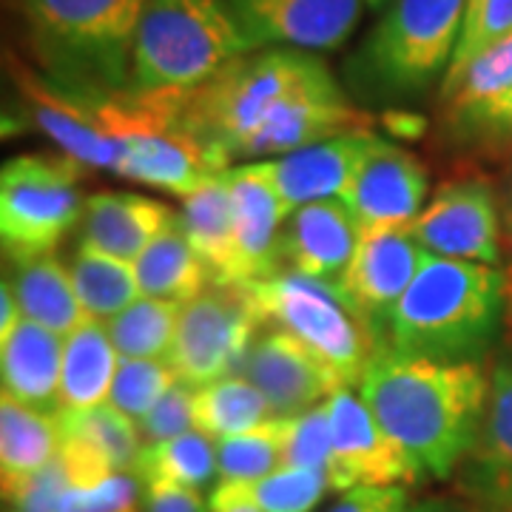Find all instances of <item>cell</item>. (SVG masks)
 I'll use <instances>...</instances> for the list:
<instances>
[{"label":"cell","instance_id":"6da1fadb","mask_svg":"<svg viewBox=\"0 0 512 512\" xmlns=\"http://www.w3.org/2000/svg\"><path fill=\"white\" fill-rule=\"evenodd\" d=\"M180 120L228 165L282 157L370 126L322 57L285 46L254 49L222 66L185 94Z\"/></svg>","mask_w":512,"mask_h":512},{"label":"cell","instance_id":"7a4b0ae2","mask_svg":"<svg viewBox=\"0 0 512 512\" xmlns=\"http://www.w3.org/2000/svg\"><path fill=\"white\" fill-rule=\"evenodd\" d=\"M359 396L402 447L416 478L444 481L476 453L490 373L478 362L410 359L382 342L359 382Z\"/></svg>","mask_w":512,"mask_h":512},{"label":"cell","instance_id":"3957f363","mask_svg":"<svg viewBox=\"0 0 512 512\" xmlns=\"http://www.w3.org/2000/svg\"><path fill=\"white\" fill-rule=\"evenodd\" d=\"M507 316V274L427 254L390 316L387 345L430 362H484Z\"/></svg>","mask_w":512,"mask_h":512},{"label":"cell","instance_id":"277c9868","mask_svg":"<svg viewBox=\"0 0 512 512\" xmlns=\"http://www.w3.org/2000/svg\"><path fill=\"white\" fill-rule=\"evenodd\" d=\"M148 0H20L46 80L80 94L128 89L131 49Z\"/></svg>","mask_w":512,"mask_h":512},{"label":"cell","instance_id":"5b68a950","mask_svg":"<svg viewBox=\"0 0 512 512\" xmlns=\"http://www.w3.org/2000/svg\"><path fill=\"white\" fill-rule=\"evenodd\" d=\"M464 0H390L379 23L345 63L362 103H410L430 92L453 63Z\"/></svg>","mask_w":512,"mask_h":512},{"label":"cell","instance_id":"8992f818","mask_svg":"<svg viewBox=\"0 0 512 512\" xmlns=\"http://www.w3.org/2000/svg\"><path fill=\"white\" fill-rule=\"evenodd\" d=\"M254 52L225 0H148L131 49L126 92L183 97Z\"/></svg>","mask_w":512,"mask_h":512},{"label":"cell","instance_id":"52a82bcc","mask_svg":"<svg viewBox=\"0 0 512 512\" xmlns=\"http://www.w3.org/2000/svg\"><path fill=\"white\" fill-rule=\"evenodd\" d=\"M245 291L262 325L293 336L328 367L342 387L362 382L382 339L350 311L339 293L291 271L248 282Z\"/></svg>","mask_w":512,"mask_h":512},{"label":"cell","instance_id":"ba28073f","mask_svg":"<svg viewBox=\"0 0 512 512\" xmlns=\"http://www.w3.org/2000/svg\"><path fill=\"white\" fill-rule=\"evenodd\" d=\"M86 165L69 154H20L0 171V242L3 256L18 265L55 254L74 231L86 200L80 185Z\"/></svg>","mask_w":512,"mask_h":512},{"label":"cell","instance_id":"9c48e42d","mask_svg":"<svg viewBox=\"0 0 512 512\" xmlns=\"http://www.w3.org/2000/svg\"><path fill=\"white\" fill-rule=\"evenodd\" d=\"M256 313L245 285H208L185 302L168 362L183 382L202 387L239 376L248 350L259 336Z\"/></svg>","mask_w":512,"mask_h":512},{"label":"cell","instance_id":"30bf717a","mask_svg":"<svg viewBox=\"0 0 512 512\" xmlns=\"http://www.w3.org/2000/svg\"><path fill=\"white\" fill-rule=\"evenodd\" d=\"M410 234L427 254L478 265L501 262V200L481 177L444 180L410 222Z\"/></svg>","mask_w":512,"mask_h":512},{"label":"cell","instance_id":"8fae6325","mask_svg":"<svg viewBox=\"0 0 512 512\" xmlns=\"http://www.w3.org/2000/svg\"><path fill=\"white\" fill-rule=\"evenodd\" d=\"M427 251L404 228H362L350 262L342 299L367 328L387 342V328L396 305L421 271Z\"/></svg>","mask_w":512,"mask_h":512},{"label":"cell","instance_id":"7c38bea8","mask_svg":"<svg viewBox=\"0 0 512 512\" xmlns=\"http://www.w3.org/2000/svg\"><path fill=\"white\" fill-rule=\"evenodd\" d=\"M330 402V490L416 484V470L353 390H336Z\"/></svg>","mask_w":512,"mask_h":512},{"label":"cell","instance_id":"4fadbf2b","mask_svg":"<svg viewBox=\"0 0 512 512\" xmlns=\"http://www.w3.org/2000/svg\"><path fill=\"white\" fill-rule=\"evenodd\" d=\"M251 49H339L362 18L365 0H225Z\"/></svg>","mask_w":512,"mask_h":512},{"label":"cell","instance_id":"5bb4252c","mask_svg":"<svg viewBox=\"0 0 512 512\" xmlns=\"http://www.w3.org/2000/svg\"><path fill=\"white\" fill-rule=\"evenodd\" d=\"M430 174L416 154L376 137L365 151L342 202L359 228H404L427 205Z\"/></svg>","mask_w":512,"mask_h":512},{"label":"cell","instance_id":"9a60e30c","mask_svg":"<svg viewBox=\"0 0 512 512\" xmlns=\"http://www.w3.org/2000/svg\"><path fill=\"white\" fill-rule=\"evenodd\" d=\"M379 134L370 128L328 137L291 154L248 163L265 183L274 188L285 211L293 214L302 205L319 200H342L365 151Z\"/></svg>","mask_w":512,"mask_h":512},{"label":"cell","instance_id":"2e32d148","mask_svg":"<svg viewBox=\"0 0 512 512\" xmlns=\"http://www.w3.org/2000/svg\"><path fill=\"white\" fill-rule=\"evenodd\" d=\"M239 376H245L265 396L276 419L302 416L316 404L328 402L336 390H345L311 350L279 328L262 330L256 336Z\"/></svg>","mask_w":512,"mask_h":512},{"label":"cell","instance_id":"e0dca14e","mask_svg":"<svg viewBox=\"0 0 512 512\" xmlns=\"http://www.w3.org/2000/svg\"><path fill=\"white\" fill-rule=\"evenodd\" d=\"M359 222L342 200H319L296 208L282 231V268L313 279L342 296L359 245Z\"/></svg>","mask_w":512,"mask_h":512},{"label":"cell","instance_id":"ac0fdd59","mask_svg":"<svg viewBox=\"0 0 512 512\" xmlns=\"http://www.w3.org/2000/svg\"><path fill=\"white\" fill-rule=\"evenodd\" d=\"M234 211V279L237 285L282 274V231L291 217L274 188L251 165L225 171Z\"/></svg>","mask_w":512,"mask_h":512},{"label":"cell","instance_id":"d6986e66","mask_svg":"<svg viewBox=\"0 0 512 512\" xmlns=\"http://www.w3.org/2000/svg\"><path fill=\"white\" fill-rule=\"evenodd\" d=\"M177 220L180 214L160 200L128 191H103L86 200V211L80 220V242L103 254L134 262Z\"/></svg>","mask_w":512,"mask_h":512},{"label":"cell","instance_id":"ffe728a7","mask_svg":"<svg viewBox=\"0 0 512 512\" xmlns=\"http://www.w3.org/2000/svg\"><path fill=\"white\" fill-rule=\"evenodd\" d=\"M66 339L32 319H20L0 339V379L3 396L37 407L60 410V373Z\"/></svg>","mask_w":512,"mask_h":512},{"label":"cell","instance_id":"44dd1931","mask_svg":"<svg viewBox=\"0 0 512 512\" xmlns=\"http://www.w3.org/2000/svg\"><path fill=\"white\" fill-rule=\"evenodd\" d=\"M63 447L57 413L37 410L12 396L0 399V481L3 498L43 473Z\"/></svg>","mask_w":512,"mask_h":512},{"label":"cell","instance_id":"7402d4cb","mask_svg":"<svg viewBox=\"0 0 512 512\" xmlns=\"http://www.w3.org/2000/svg\"><path fill=\"white\" fill-rule=\"evenodd\" d=\"M3 279L15 293L20 313L63 339L89 319L77 299L69 268L60 256L49 254L18 262L12 279Z\"/></svg>","mask_w":512,"mask_h":512},{"label":"cell","instance_id":"603a6c76","mask_svg":"<svg viewBox=\"0 0 512 512\" xmlns=\"http://www.w3.org/2000/svg\"><path fill=\"white\" fill-rule=\"evenodd\" d=\"M120 353L111 345L109 330L97 319H86L66 336L60 373V410H92L109 404Z\"/></svg>","mask_w":512,"mask_h":512},{"label":"cell","instance_id":"cb8c5ba5","mask_svg":"<svg viewBox=\"0 0 512 512\" xmlns=\"http://www.w3.org/2000/svg\"><path fill=\"white\" fill-rule=\"evenodd\" d=\"M180 225L191 248L208 265L217 285H237L234 279V211L225 171L200 185L183 200Z\"/></svg>","mask_w":512,"mask_h":512},{"label":"cell","instance_id":"d4e9b609","mask_svg":"<svg viewBox=\"0 0 512 512\" xmlns=\"http://www.w3.org/2000/svg\"><path fill=\"white\" fill-rule=\"evenodd\" d=\"M131 265L143 296L154 299H171L185 305L194 296H200L208 285H214V276L200 254L191 248L180 220L165 228Z\"/></svg>","mask_w":512,"mask_h":512},{"label":"cell","instance_id":"484cf974","mask_svg":"<svg viewBox=\"0 0 512 512\" xmlns=\"http://www.w3.org/2000/svg\"><path fill=\"white\" fill-rule=\"evenodd\" d=\"M66 268L83 311L97 322H109L143 296L131 262L103 254L86 242H77L66 259Z\"/></svg>","mask_w":512,"mask_h":512},{"label":"cell","instance_id":"4316f807","mask_svg":"<svg viewBox=\"0 0 512 512\" xmlns=\"http://www.w3.org/2000/svg\"><path fill=\"white\" fill-rule=\"evenodd\" d=\"M274 419L271 404L245 376H225L194 387V430L211 441L231 439Z\"/></svg>","mask_w":512,"mask_h":512},{"label":"cell","instance_id":"83f0119b","mask_svg":"<svg viewBox=\"0 0 512 512\" xmlns=\"http://www.w3.org/2000/svg\"><path fill=\"white\" fill-rule=\"evenodd\" d=\"M131 476L140 484L168 481L202 490L214 481V476H220L217 441H211L200 430H191L157 444H143L140 456L131 464Z\"/></svg>","mask_w":512,"mask_h":512},{"label":"cell","instance_id":"f1b7e54d","mask_svg":"<svg viewBox=\"0 0 512 512\" xmlns=\"http://www.w3.org/2000/svg\"><path fill=\"white\" fill-rule=\"evenodd\" d=\"M183 305L171 299L140 296L126 311L106 322L111 345L123 359H160L168 362Z\"/></svg>","mask_w":512,"mask_h":512},{"label":"cell","instance_id":"f546056e","mask_svg":"<svg viewBox=\"0 0 512 512\" xmlns=\"http://www.w3.org/2000/svg\"><path fill=\"white\" fill-rule=\"evenodd\" d=\"M63 439L83 441L100 458H106L117 473H131V464L143 450V436L137 421L128 419L111 404L92 410H57Z\"/></svg>","mask_w":512,"mask_h":512},{"label":"cell","instance_id":"4dcf8cb0","mask_svg":"<svg viewBox=\"0 0 512 512\" xmlns=\"http://www.w3.org/2000/svg\"><path fill=\"white\" fill-rule=\"evenodd\" d=\"M512 89V32L493 46H487L481 55H476L467 66L458 72L444 74L441 80V106L444 109H461L484 103L490 97L510 92Z\"/></svg>","mask_w":512,"mask_h":512},{"label":"cell","instance_id":"1f68e13d","mask_svg":"<svg viewBox=\"0 0 512 512\" xmlns=\"http://www.w3.org/2000/svg\"><path fill=\"white\" fill-rule=\"evenodd\" d=\"M288 419H268L248 433L217 441L220 481H256L282 467Z\"/></svg>","mask_w":512,"mask_h":512},{"label":"cell","instance_id":"d6a6232c","mask_svg":"<svg viewBox=\"0 0 512 512\" xmlns=\"http://www.w3.org/2000/svg\"><path fill=\"white\" fill-rule=\"evenodd\" d=\"M470 461L490 470H512V353H501L490 370L487 413Z\"/></svg>","mask_w":512,"mask_h":512},{"label":"cell","instance_id":"836d02e7","mask_svg":"<svg viewBox=\"0 0 512 512\" xmlns=\"http://www.w3.org/2000/svg\"><path fill=\"white\" fill-rule=\"evenodd\" d=\"M444 128L456 146L512 151V89L484 103L444 109Z\"/></svg>","mask_w":512,"mask_h":512},{"label":"cell","instance_id":"e575fe53","mask_svg":"<svg viewBox=\"0 0 512 512\" xmlns=\"http://www.w3.org/2000/svg\"><path fill=\"white\" fill-rule=\"evenodd\" d=\"M262 512H313L330 490V478L316 470L279 467L256 481H237Z\"/></svg>","mask_w":512,"mask_h":512},{"label":"cell","instance_id":"d590c367","mask_svg":"<svg viewBox=\"0 0 512 512\" xmlns=\"http://www.w3.org/2000/svg\"><path fill=\"white\" fill-rule=\"evenodd\" d=\"M180 382L171 362L160 359H123L114 373L109 404L126 413L128 419L140 421L165 393Z\"/></svg>","mask_w":512,"mask_h":512},{"label":"cell","instance_id":"8d00e7d4","mask_svg":"<svg viewBox=\"0 0 512 512\" xmlns=\"http://www.w3.org/2000/svg\"><path fill=\"white\" fill-rule=\"evenodd\" d=\"M330 402L311 407L302 416L288 419L285 447H282V467H302L316 473H330Z\"/></svg>","mask_w":512,"mask_h":512},{"label":"cell","instance_id":"74e56055","mask_svg":"<svg viewBox=\"0 0 512 512\" xmlns=\"http://www.w3.org/2000/svg\"><path fill=\"white\" fill-rule=\"evenodd\" d=\"M512 32V0H464V20L450 72H458L495 40Z\"/></svg>","mask_w":512,"mask_h":512},{"label":"cell","instance_id":"f35d334b","mask_svg":"<svg viewBox=\"0 0 512 512\" xmlns=\"http://www.w3.org/2000/svg\"><path fill=\"white\" fill-rule=\"evenodd\" d=\"M140 481L131 473H111L97 484H72L57 512H137Z\"/></svg>","mask_w":512,"mask_h":512},{"label":"cell","instance_id":"ab89813d","mask_svg":"<svg viewBox=\"0 0 512 512\" xmlns=\"http://www.w3.org/2000/svg\"><path fill=\"white\" fill-rule=\"evenodd\" d=\"M137 427H140L143 444H157V441L191 433L194 430V384L180 379L143 419L137 421Z\"/></svg>","mask_w":512,"mask_h":512},{"label":"cell","instance_id":"60d3db41","mask_svg":"<svg viewBox=\"0 0 512 512\" xmlns=\"http://www.w3.org/2000/svg\"><path fill=\"white\" fill-rule=\"evenodd\" d=\"M413 501L404 484L390 487H353L328 512H410Z\"/></svg>","mask_w":512,"mask_h":512},{"label":"cell","instance_id":"b9f144b4","mask_svg":"<svg viewBox=\"0 0 512 512\" xmlns=\"http://www.w3.org/2000/svg\"><path fill=\"white\" fill-rule=\"evenodd\" d=\"M140 512H208V501L183 484L148 481L140 484Z\"/></svg>","mask_w":512,"mask_h":512},{"label":"cell","instance_id":"7bdbcfd3","mask_svg":"<svg viewBox=\"0 0 512 512\" xmlns=\"http://www.w3.org/2000/svg\"><path fill=\"white\" fill-rule=\"evenodd\" d=\"M464 490H470L476 504H493L512 512V470H490L470 464L464 470Z\"/></svg>","mask_w":512,"mask_h":512},{"label":"cell","instance_id":"ee69618b","mask_svg":"<svg viewBox=\"0 0 512 512\" xmlns=\"http://www.w3.org/2000/svg\"><path fill=\"white\" fill-rule=\"evenodd\" d=\"M208 512H262L237 481H220L208 495Z\"/></svg>","mask_w":512,"mask_h":512},{"label":"cell","instance_id":"f6af8a7d","mask_svg":"<svg viewBox=\"0 0 512 512\" xmlns=\"http://www.w3.org/2000/svg\"><path fill=\"white\" fill-rule=\"evenodd\" d=\"M501 220H504V239L512 248V165L504 174V183H501Z\"/></svg>","mask_w":512,"mask_h":512},{"label":"cell","instance_id":"bcb514c9","mask_svg":"<svg viewBox=\"0 0 512 512\" xmlns=\"http://www.w3.org/2000/svg\"><path fill=\"white\" fill-rule=\"evenodd\" d=\"M410 512H476V504H461V501H444V498H430L413 504Z\"/></svg>","mask_w":512,"mask_h":512},{"label":"cell","instance_id":"7dc6e473","mask_svg":"<svg viewBox=\"0 0 512 512\" xmlns=\"http://www.w3.org/2000/svg\"><path fill=\"white\" fill-rule=\"evenodd\" d=\"M507 322L512 328V276H507Z\"/></svg>","mask_w":512,"mask_h":512},{"label":"cell","instance_id":"c3c4849f","mask_svg":"<svg viewBox=\"0 0 512 512\" xmlns=\"http://www.w3.org/2000/svg\"><path fill=\"white\" fill-rule=\"evenodd\" d=\"M476 512H510V510H501V507H493V504H476Z\"/></svg>","mask_w":512,"mask_h":512},{"label":"cell","instance_id":"681fc988","mask_svg":"<svg viewBox=\"0 0 512 512\" xmlns=\"http://www.w3.org/2000/svg\"><path fill=\"white\" fill-rule=\"evenodd\" d=\"M367 6H370V9H382L384 3H390V0H365Z\"/></svg>","mask_w":512,"mask_h":512}]
</instances>
